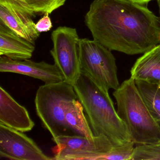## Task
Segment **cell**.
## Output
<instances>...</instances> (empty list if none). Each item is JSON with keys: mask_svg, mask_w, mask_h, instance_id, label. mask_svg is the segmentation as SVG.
Instances as JSON below:
<instances>
[{"mask_svg": "<svg viewBox=\"0 0 160 160\" xmlns=\"http://www.w3.org/2000/svg\"><path fill=\"white\" fill-rule=\"evenodd\" d=\"M85 22L93 40L111 51L143 54L160 43V18L130 0H94Z\"/></svg>", "mask_w": 160, "mask_h": 160, "instance_id": "6da1fadb", "label": "cell"}, {"mask_svg": "<svg viewBox=\"0 0 160 160\" xmlns=\"http://www.w3.org/2000/svg\"><path fill=\"white\" fill-rule=\"evenodd\" d=\"M73 87L94 136H105L114 146L132 141L109 93L82 73Z\"/></svg>", "mask_w": 160, "mask_h": 160, "instance_id": "7a4b0ae2", "label": "cell"}, {"mask_svg": "<svg viewBox=\"0 0 160 160\" xmlns=\"http://www.w3.org/2000/svg\"><path fill=\"white\" fill-rule=\"evenodd\" d=\"M117 113L137 145L160 141V124L152 116L132 78L124 80L113 93Z\"/></svg>", "mask_w": 160, "mask_h": 160, "instance_id": "3957f363", "label": "cell"}, {"mask_svg": "<svg viewBox=\"0 0 160 160\" xmlns=\"http://www.w3.org/2000/svg\"><path fill=\"white\" fill-rule=\"evenodd\" d=\"M78 99L73 86L65 81L41 86L36 92V113L52 138L68 135L65 115L70 104Z\"/></svg>", "mask_w": 160, "mask_h": 160, "instance_id": "277c9868", "label": "cell"}, {"mask_svg": "<svg viewBox=\"0 0 160 160\" xmlns=\"http://www.w3.org/2000/svg\"><path fill=\"white\" fill-rule=\"evenodd\" d=\"M81 73L88 76L104 91L120 86L116 59L111 50L95 40L80 39Z\"/></svg>", "mask_w": 160, "mask_h": 160, "instance_id": "5b68a950", "label": "cell"}, {"mask_svg": "<svg viewBox=\"0 0 160 160\" xmlns=\"http://www.w3.org/2000/svg\"><path fill=\"white\" fill-rule=\"evenodd\" d=\"M53 47L50 50L55 64L60 70L64 81L73 86L81 75L79 61L80 39L76 29L59 27L52 32Z\"/></svg>", "mask_w": 160, "mask_h": 160, "instance_id": "8992f818", "label": "cell"}, {"mask_svg": "<svg viewBox=\"0 0 160 160\" xmlns=\"http://www.w3.org/2000/svg\"><path fill=\"white\" fill-rule=\"evenodd\" d=\"M56 143V160H100L114 147L101 135L93 138L62 135L52 138Z\"/></svg>", "mask_w": 160, "mask_h": 160, "instance_id": "52a82bcc", "label": "cell"}, {"mask_svg": "<svg viewBox=\"0 0 160 160\" xmlns=\"http://www.w3.org/2000/svg\"><path fill=\"white\" fill-rule=\"evenodd\" d=\"M0 156L12 160H52L23 132L0 124Z\"/></svg>", "mask_w": 160, "mask_h": 160, "instance_id": "ba28073f", "label": "cell"}, {"mask_svg": "<svg viewBox=\"0 0 160 160\" xmlns=\"http://www.w3.org/2000/svg\"><path fill=\"white\" fill-rule=\"evenodd\" d=\"M33 17L19 0H0V24L35 45L40 32L35 28Z\"/></svg>", "mask_w": 160, "mask_h": 160, "instance_id": "9c48e42d", "label": "cell"}, {"mask_svg": "<svg viewBox=\"0 0 160 160\" xmlns=\"http://www.w3.org/2000/svg\"><path fill=\"white\" fill-rule=\"evenodd\" d=\"M0 72L28 76L42 80L45 84H55L64 81L60 70L55 63L50 64L44 61L35 62L29 59L18 60L1 56Z\"/></svg>", "mask_w": 160, "mask_h": 160, "instance_id": "30bf717a", "label": "cell"}, {"mask_svg": "<svg viewBox=\"0 0 160 160\" xmlns=\"http://www.w3.org/2000/svg\"><path fill=\"white\" fill-rule=\"evenodd\" d=\"M0 124L23 132L31 131L35 123L28 110L0 87Z\"/></svg>", "mask_w": 160, "mask_h": 160, "instance_id": "8fae6325", "label": "cell"}, {"mask_svg": "<svg viewBox=\"0 0 160 160\" xmlns=\"http://www.w3.org/2000/svg\"><path fill=\"white\" fill-rule=\"evenodd\" d=\"M34 50L35 45L0 24V56L18 60L29 59Z\"/></svg>", "mask_w": 160, "mask_h": 160, "instance_id": "7c38bea8", "label": "cell"}, {"mask_svg": "<svg viewBox=\"0 0 160 160\" xmlns=\"http://www.w3.org/2000/svg\"><path fill=\"white\" fill-rule=\"evenodd\" d=\"M131 77L156 84L160 87V47L159 45L137 59L131 69Z\"/></svg>", "mask_w": 160, "mask_h": 160, "instance_id": "4fadbf2b", "label": "cell"}, {"mask_svg": "<svg viewBox=\"0 0 160 160\" xmlns=\"http://www.w3.org/2000/svg\"><path fill=\"white\" fill-rule=\"evenodd\" d=\"M65 122L68 135L88 138L94 136L85 115L84 108L78 99L73 101L68 106Z\"/></svg>", "mask_w": 160, "mask_h": 160, "instance_id": "5bb4252c", "label": "cell"}, {"mask_svg": "<svg viewBox=\"0 0 160 160\" xmlns=\"http://www.w3.org/2000/svg\"><path fill=\"white\" fill-rule=\"evenodd\" d=\"M145 104L153 118L160 124V87L141 80H135Z\"/></svg>", "mask_w": 160, "mask_h": 160, "instance_id": "9a60e30c", "label": "cell"}, {"mask_svg": "<svg viewBox=\"0 0 160 160\" xmlns=\"http://www.w3.org/2000/svg\"><path fill=\"white\" fill-rule=\"evenodd\" d=\"M34 16L50 14L63 6L66 0H19Z\"/></svg>", "mask_w": 160, "mask_h": 160, "instance_id": "2e32d148", "label": "cell"}, {"mask_svg": "<svg viewBox=\"0 0 160 160\" xmlns=\"http://www.w3.org/2000/svg\"><path fill=\"white\" fill-rule=\"evenodd\" d=\"M132 160H160V141L136 146Z\"/></svg>", "mask_w": 160, "mask_h": 160, "instance_id": "e0dca14e", "label": "cell"}, {"mask_svg": "<svg viewBox=\"0 0 160 160\" xmlns=\"http://www.w3.org/2000/svg\"><path fill=\"white\" fill-rule=\"evenodd\" d=\"M133 141L126 142L122 145L114 146L112 149L100 160H132L135 148Z\"/></svg>", "mask_w": 160, "mask_h": 160, "instance_id": "ac0fdd59", "label": "cell"}, {"mask_svg": "<svg viewBox=\"0 0 160 160\" xmlns=\"http://www.w3.org/2000/svg\"><path fill=\"white\" fill-rule=\"evenodd\" d=\"M52 23L49 14H46L35 24V28L41 32L49 31L52 28Z\"/></svg>", "mask_w": 160, "mask_h": 160, "instance_id": "d6986e66", "label": "cell"}, {"mask_svg": "<svg viewBox=\"0 0 160 160\" xmlns=\"http://www.w3.org/2000/svg\"><path fill=\"white\" fill-rule=\"evenodd\" d=\"M130 1L133 2H135V3H138V4L147 5V4L149 2L152 1V0H130Z\"/></svg>", "mask_w": 160, "mask_h": 160, "instance_id": "ffe728a7", "label": "cell"}, {"mask_svg": "<svg viewBox=\"0 0 160 160\" xmlns=\"http://www.w3.org/2000/svg\"><path fill=\"white\" fill-rule=\"evenodd\" d=\"M157 2H158V7H159V15H160V0H157Z\"/></svg>", "mask_w": 160, "mask_h": 160, "instance_id": "44dd1931", "label": "cell"}, {"mask_svg": "<svg viewBox=\"0 0 160 160\" xmlns=\"http://www.w3.org/2000/svg\"><path fill=\"white\" fill-rule=\"evenodd\" d=\"M159 46H160V44H159Z\"/></svg>", "mask_w": 160, "mask_h": 160, "instance_id": "7402d4cb", "label": "cell"}]
</instances>
